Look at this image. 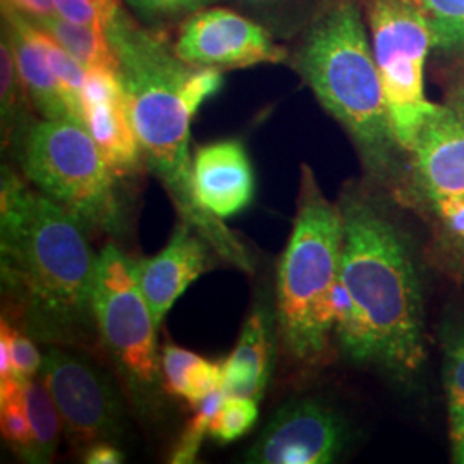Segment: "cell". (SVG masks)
<instances>
[{
  "instance_id": "4dcf8cb0",
  "label": "cell",
  "mask_w": 464,
  "mask_h": 464,
  "mask_svg": "<svg viewBox=\"0 0 464 464\" xmlns=\"http://www.w3.org/2000/svg\"><path fill=\"white\" fill-rule=\"evenodd\" d=\"M2 9H11L34 23L57 14L53 0H2Z\"/></svg>"
},
{
  "instance_id": "f546056e",
  "label": "cell",
  "mask_w": 464,
  "mask_h": 464,
  "mask_svg": "<svg viewBox=\"0 0 464 464\" xmlns=\"http://www.w3.org/2000/svg\"><path fill=\"white\" fill-rule=\"evenodd\" d=\"M433 207L448 231L464 241V197L435 199Z\"/></svg>"
},
{
  "instance_id": "7c38bea8",
  "label": "cell",
  "mask_w": 464,
  "mask_h": 464,
  "mask_svg": "<svg viewBox=\"0 0 464 464\" xmlns=\"http://www.w3.org/2000/svg\"><path fill=\"white\" fill-rule=\"evenodd\" d=\"M210 251L208 241L181 220L166 248L138 262V282L157 329L186 289L214 266Z\"/></svg>"
},
{
  "instance_id": "5b68a950",
  "label": "cell",
  "mask_w": 464,
  "mask_h": 464,
  "mask_svg": "<svg viewBox=\"0 0 464 464\" xmlns=\"http://www.w3.org/2000/svg\"><path fill=\"white\" fill-rule=\"evenodd\" d=\"M344 217L303 166L298 212L277 277V325L287 353L315 363L335 332L334 296L341 279Z\"/></svg>"
},
{
  "instance_id": "8fae6325",
  "label": "cell",
  "mask_w": 464,
  "mask_h": 464,
  "mask_svg": "<svg viewBox=\"0 0 464 464\" xmlns=\"http://www.w3.org/2000/svg\"><path fill=\"white\" fill-rule=\"evenodd\" d=\"M344 444V423L332 408L318 399H295L274 413L246 452V463L329 464Z\"/></svg>"
},
{
  "instance_id": "d4e9b609",
  "label": "cell",
  "mask_w": 464,
  "mask_h": 464,
  "mask_svg": "<svg viewBox=\"0 0 464 464\" xmlns=\"http://www.w3.org/2000/svg\"><path fill=\"white\" fill-rule=\"evenodd\" d=\"M249 17L262 23L274 36H285L301 23L304 0H229Z\"/></svg>"
},
{
  "instance_id": "44dd1931",
  "label": "cell",
  "mask_w": 464,
  "mask_h": 464,
  "mask_svg": "<svg viewBox=\"0 0 464 464\" xmlns=\"http://www.w3.org/2000/svg\"><path fill=\"white\" fill-rule=\"evenodd\" d=\"M435 49L464 55V0H418Z\"/></svg>"
},
{
  "instance_id": "f1b7e54d",
  "label": "cell",
  "mask_w": 464,
  "mask_h": 464,
  "mask_svg": "<svg viewBox=\"0 0 464 464\" xmlns=\"http://www.w3.org/2000/svg\"><path fill=\"white\" fill-rule=\"evenodd\" d=\"M138 16L150 23L172 21L178 17L191 16L217 0H124Z\"/></svg>"
},
{
  "instance_id": "1f68e13d",
  "label": "cell",
  "mask_w": 464,
  "mask_h": 464,
  "mask_svg": "<svg viewBox=\"0 0 464 464\" xmlns=\"http://www.w3.org/2000/svg\"><path fill=\"white\" fill-rule=\"evenodd\" d=\"M83 461L88 464H119L124 461V454L114 442H97L84 450Z\"/></svg>"
},
{
  "instance_id": "30bf717a",
  "label": "cell",
  "mask_w": 464,
  "mask_h": 464,
  "mask_svg": "<svg viewBox=\"0 0 464 464\" xmlns=\"http://www.w3.org/2000/svg\"><path fill=\"white\" fill-rule=\"evenodd\" d=\"M174 52L191 66L220 71L279 64L287 57L262 23L227 7H205L186 17Z\"/></svg>"
},
{
  "instance_id": "4fadbf2b",
  "label": "cell",
  "mask_w": 464,
  "mask_h": 464,
  "mask_svg": "<svg viewBox=\"0 0 464 464\" xmlns=\"http://www.w3.org/2000/svg\"><path fill=\"white\" fill-rule=\"evenodd\" d=\"M193 186L199 205L226 220L246 210L255 198L248 151L237 140L199 147L193 157Z\"/></svg>"
},
{
  "instance_id": "ffe728a7",
  "label": "cell",
  "mask_w": 464,
  "mask_h": 464,
  "mask_svg": "<svg viewBox=\"0 0 464 464\" xmlns=\"http://www.w3.org/2000/svg\"><path fill=\"white\" fill-rule=\"evenodd\" d=\"M21 382L17 379L0 381V430L17 458L34 464V433L23 401Z\"/></svg>"
},
{
  "instance_id": "836d02e7",
  "label": "cell",
  "mask_w": 464,
  "mask_h": 464,
  "mask_svg": "<svg viewBox=\"0 0 464 464\" xmlns=\"http://www.w3.org/2000/svg\"><path fill=\"white\" fill-rule=\"evenodd\" d=\"M448 107L464 122V80L449 93Z\"/></svg>"
},
{
  "instance_id": "ac0fdd59",
  "label": "cell",
  "mask_w": 464,
  "mask_h": 464,
  "mask_svg": "<svg viewBox=\"0 0 464 464\" xmlns=\"http://www.w3.org/2000/svg\"><path fill=\"white\" fill-rule=\"evenodd\" d=\"M162 377L167 392L198 406L224 381V363H214L198 354L169 344L160 354Z\"/></svg>"
},
{
  "instance_id": "277c9868",
  "label": "cell",
  "mask_w": 464,
  "mask_h": 464,
  "mask_svg": "<svg viewBox=\"0 0 464 464\" xmlns=\"http://www.w3.org/2000/svg\"><path fill=\"white\" fill-rule=\"evenodd\" d=\"M298 69L353 138L365 166L377 174L389 169L398 140L358 2L341 0L315 17L299 50Z\"/></svg>"
},
{
  "instance_id": "2e32d148",
  "label": "cell",
  "mask_w": 464,
  "mask_h": 464,
  "mask_svg": "<svg viewBox=\"0 0 464 464\" xmlns=\"http://www.w3.org/2000/svg\"><path fill=\"white\" fill-rule=\"evenodd\" d=\"M19 80L24 93L44 119H69V109L59 80L50 69L49 61L40 44L34 40L32 21L11 9H4Z\"/></svg>"
},
{
  "instance_id": "4316f807",
  "label": "cell",
  "mask_w": 464,
  "mask_h": 464,
  "mask_svg": "<svg viewBox=\"0 0 464 464\" xmlns=\"http://www.w3.org/2000/svg\"><path fill=\"white\" fill-rule=\"evenodd\" d=\"M53 4L59 16L103 32L121 9V0H53Z\"/></svg>"
},
{
  "instance_id": "d6a6232c",
  "label": "cell",
  "mask_w": 464,
  "mask_h": 464,
  "mask_svg": "<svg viewBox=\"0 0 464 464\" xmlns=\"http://www.w3.org/2000/svg\"><path fill=\"white\" fill-rule=\"evenodd\" d=\"M449 425L454 463L464 464V408L449 410Z\"/></svg>"
},
{
  "instance_id": "7402d4cb",
  "label": "cell",
  "mask_w": 464,
  "mask_h": 464,
  "mask_svg": "<svg viewBox=\"0 0 464 464\" xmlns=\"http://www.w3.org/2000/svg\"><path fill=\"white\" fill-rule=\"evenodd\" d=\"M226 398L227 394L220 387L208 398L203 399L198 406H195V415L191 416V420L186 423L181 437L178 439L176 446L172 449L170 463L191 464L197 461L201 442L205 435H208L210 423Z\"/></svg>"
},
{
  "instance_id": "3957f363",
  "label": "cell",
  "mask_w": 464,
  "mask_h": 464,
  "mask_svg": "<svg viewBox=\"0 0 464 464\" xmlns=\"http://www.w3.org/2000/svg\"><path fill=\"white\" fill-rule=\"evenodd\" d=\"M344 246L341 282L349 312L335 324L344 353L398 375L425 363L421 291L415 266L394 224L368 201L349 195L341 205Z\"/></svg>"
},
{
  "instance_id": "9c48e42d",
  "label": "cell",
  "mask_w": 464,
  "mask_h": 464,
  "mask_svg": "<svg viewBox=\"0 0 464 464\" xmlns=\"http://www.w3.org/2000/svg\"><path fill=\"white\" fill-rule=\"evenodd\" d=\"M53 399L67 442L84 452L97 442H116L124 413L116 387L97 366L61 346H50L38 375Z\"/></svg>"
},
{
  "instance_id": "e0dca14e",
  "label": "cell",
  "mask_w": 464,
  "mask_h": 464,
  "mask_svg": "<svg viewBox=\"0 0 464 464\" xmlns=\"http://www.w3.org/2000/svg\"><path fill=\"white\" fill-rule=\"evenodd\" d=\"M83 109L84 126L112 172L116 176L136 172L143 153L134 131L124 90L111 99L88 103Z\"/></svg>"
},
{
  "instance_id": "5bb4252c",
  "label": "cell",
  "mask_w": 464,
  "mask_h": 464,
  "mask_svg": "<svg viewBox=\"0 0 464 464\" xmlns=\"http://www.w3.org/2000/svg\"><path fill=\"white\" fill-rule=\"evenodd\" d=\"M411 153L416 186L427 198L464 197V122L448 105L425 122Z\"/></svg>"
},
{
  "instance_id": "484cf974",
  "label": "cell",
  "mask_w": 464,
  "mask_h": 464,
  "mask_svg": "<svg viewBox=\"0 0 464 464\" xmlns=\"http://www.w3.org/2000/svg\"><path fill=\"white\" fill-rule=\"evenodd\" d=\"M24 92L19 72H17L16 59L9 34L2 32V44H0V109H2V128L11 130L13 121L16 117L17 95Z\"/></svg>"
},
{
  "instance_id": "7a4b0ae2",
  "label": "cell",
  "mask_w": 464,
  "mask_h": 464,
  "mask_svg": "<svg viewBox=\"0 0 464 464\" xmlns=\"http://www.w3.org/2000/svg\"><path fill=\"white\" fill-rule=\"evenodd\" d=\"M83 224L4 167L0 272L26 332L50 346L72 344L95 322L97 256Z\"/></svg>"
},
{
  "instance_id": "8992f818",
  "label": "cell",
  "mask_w": 464,
  "mask_h": 464,
  "mask_svg": "<svg viewBox=\"0 0 464 464\" xmlns=\"http://www.w3.org/2000/svg\"><path fill=\"white\" fill-rule=\"evenodd\" d=\"M24 176L86 229L116 234L122 224L116 174L88 130L69 119H42L23 138Z\"/></svg>"
},
{
  "instance_id": "83f0119b",
  "label": "cell",
  "mask_w": 464,
  "mask_h": 464,
  "mask_svg": "<svg viewBox=\"0 0 464 464\" xmlns=\"http://www.w3.org/2000/svg\"><path fill=\"white\" fill-rule=\"evenodd\" d=\"M444 383L449 410L464 408V327L452 332L446 343Z\"/></svg>"
},
{
  "instance_id": "cb8c5ba5",
  "label": "cell",
  "mask_w": 464,
  "mask_h": 464,
  "mask_svg": "<svg viewBox=\"0 0 464 464\" xmlns=\"http://www.w3.org/2000/svg\"><path fill=\"white\" fill-rule=\"evenodd\" d=\"M0 353L9 356L11 379L26 381L40 375L44 356L34 346L32 335L17 329L5 318L0 324Z\"/></svg>"
},
{
  "instance_id": "6da1fadb",
  "label": "cell",
  "mask_w": 464,
  "mask_h": 464,
  "mask_svg": "<svg viewBox=\"0 0 464 464\" xmlns=\"http://www.w3.org/2000/svg\"><path fill=\"white\" fill-rule=\"evenodd\" d=\"M105 34L119 59V78L150 170L164 184L184 222L216 255L251 274L255 266L248 251L222 218L199 205L193 186L191 119L220 92L222 71L184 63L162 34L140 26L122 7Z\"/></svg>"
},
{
  "instance_id": "d6986e66",
  "label": "cell",
  "mask_w": 464,
  "mask_h": 464,
  "mask_svg": "<svg viewBox=\"0 0 464 464\" xmlns=\"http://www.w3.org/2000/svg\"><path fill=\"white\" fill-rule=\"evenodd\" d=\"M34 24L49 32L84 69H111L119 72V59L103 30L71 23L59 14Z\"/></svg>"
},
{
  "instance_id": "52a82bcc",
  "label": "cell",
  "mask_w": 464,
  "mask_h": 464,
  "mask_svg": "<svg viewBox=\"0 0 464 464\" xmlns=\"http://www.w3.org/2000/svg\"><path fill=\"white\" fill-rule=\"evenodd\" d=\"M93 316L128 394L140 411L157 406L164 387L157 325L138 282V262L114 243L97 256Z\"/></svg>"
},
{
  "instance_id": "603a6c76",
  "label": "cell",
  "mask_w": 464,
  "mask_h": 464,
  "mask_svg": "<svg viewBox=\"0 0 464 464\" xmlns=\"http://www.w3.org/2000/svg\"><path fill=\"white\" fill-rule=\"evenodd\" d=\"M258 420V401L227 396L210 423L208 435L218 444H232L245 437Z\"/></svg>"
},
{
  "instance_id": "9a60e30c",
  "label": "cell",
  "mask_w": 464,
  "mask_h": 464,
  "mask_svg": "<svg viewBox=\"0 0 464 464\" xmlns=\"http://www.w3.org/2000/svg\"><path fill=\"white\" fill-rule=\"evenodd\" d=\"M274 318L266 306L253 308L239 341L224 362L222 389L227 396L260 401L274 366Z\"/></svg>"
},
{
  "instance_id": "ba28073f",
  "label": "cell",
  "mask_w": 464,
  "mask_h": 464,
  "mask_svg": "<svg viewBox=\"0 0 464 464\" xmlns=\"http://www.w3.org/2000/svg\"><path fill=\"white\" fill-rule=\"evenodd\" d=\"M372 49L399 149L416 138L440 105L425 97V63L431 45L429 21L418 0H366Z\"/></svg>"
}]
</instances>
